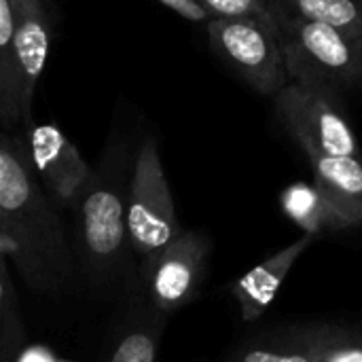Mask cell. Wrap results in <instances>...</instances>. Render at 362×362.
Returning <instances> with one entry per match:
<instances>
[{
    "instance_id": "obj_10",
    "label": "cell",
    "mask_w": 362,
    "mask_h": 362,
    "mask_svg": "<svg viewBox=\"0 0 362 362\" xmlns=\"http://www.w3.org/2000/svg\"><path fill=\"white\" fill-rule=\"evenodd\" d=\"M119 301V316L98 362H157L170 316L153 308L136 284Z\"/></svg>"
},
{
    "instance_id": "obj_5",
    "label": "cell",
    "mask_w": 362,
    "mask_h": 362,
    "mask_svg": "<svg viewBox=\"0 0 362 362\" xmlns=\"http://www.w3.org/2000/svg\"><path fill=\"white\" fill-rule=\"evenodd\" d=\"M125 216L129 246L138 263L165 248L185 231L153 136H146L134 155Z\"/></svg>"
},
{
    "instance_id": "obj_2",
    "label": "cell",
    "mask_w": 362,
    "mask_h": 362,
    "mask_svg": "<svg viewBox=\"0 0 362 362\" xmlns=\"http://www.w3.org/2000/svg\"><path fill=\"white\" fill-rule=\"evenodd\" d=\"M132 163L127 148L110 142L72 208L76 269L102 297L123 299L138 278L125 216Z\"/></svg>"
},
{
    "instance_id": "obj_1",
    "label": "cell",
    "mask_w": 362,
    "mask_h": 362,
    "mask_svg": "<svg viewBox=\"0 0 362 362\" xmlns=\"http://www.w3.org/2000/svg\"><path fill=\"white\" fill-rule=\"evenodd\" d=\"M0 227L15 242L23 282L45 297L68 293L78 278L59 208L40 185L23 140L0 132Z\"/></svg>"
},
{
    "instance_id": "obj_6",
    "label": "cell",
    "mask_w": 362,
    "mask_h": 362,
    "mask_svg": "<svg viewBox=\"0 0 362 362\" xmlns=\"http://www.w3.org/2000/svg\"><path fill=\"white\" fill-rule=\"evenodd\" d=\"M212 248L208 233L185 229L165 248L138 263L136 286L153 308L174 316L202 297Z\"/></svg>"
},
{
    "instance_id": "obj_15",
    "label": "cell",
    "mask_w": 362,
    "mask_h": 362,
    "mask_svg": "<svg viewBox=\"0 0 362 362\" xmlns=\"http://www.w3.org/2000/svg\"><path fill=\"white\" fill-rule=\"evenodd\" d=\"M269 13L327 23L362 36V0H272Z\"/></svg>"
},
{
    "instance_id": "obj_23",
    "label": "cell",
    "mask_w": 362,
    "mask_h": 362,
    "mask_svg": "<svg viewBox=\"0 0 362 362\" xmlns=\"http://www.w3.org/2000/svg\"><path fill=\"white\" fill-rule=\"evenodd\" d=\"M0 231H2V227H0Z\"/></svg>"
},
{
    "instance_id": "obj_13",
    "label": "cell",
    "mask_w": 362,
    "mask_h": 362,
    "mask_svg": "<svg viewBox=\"0 0 362 362\" xmlns=\"http://www.w3.org/2000/svg\"><path fill=\"white\" fill-rule=\"evenodd\" d=\"M223 362H316L312 325L255 335L235 346Z\"/></svg>"
},
{
    "instance_id": "obj_14",
    "label": "cell",
    "mask_w": 362,
    "mask_h": 362,
    "mask_svg": "<svg viewBox=\"0 0 362 362\" xmlns=\"http://www.w3.org/2000/svg\"><path fill=\"white\" fill-rule=\"evenodd\" d=\"M282 212L305 233L312 238H320L325 233L346 231L339 216L320 193V189L312 182H293L280 193Z\"/></svg>"
},
{
    "instance_id": "obj_18",
    "label": "cell",
    "mask_w": 362,
    "mask_h": 362,
    "mask_svg": "<svg viewBox=\"0 0 362 362\" xmlns=\"http://www.w3.org/2000/svg\"><path fill=\"white\" fill-rule=\"evenodd\" d=\"M316 362H362V333L354 329L312 322Z\"/></svg>"
},
{
    "instance_id": "obj_7",
    "label": "cell",
    "mask_w": 362,
    "mask_h": 362,
    "mask_svg": "<svg viewBox=\"0 0 362 362\" xmlns=\"http://www.w3.org/2000/svg\"><path fill=\"white\" fill-rule=\"evenodd\" d=\"M214 51L259 93L276 95L288 85L282 38L272 15L206 23Z\"/></svg>"
},
{
    "instance_id": "obj_20",
    "label": "cell",
    "mask_w": 362,
    "mask_h": 362,
    "mask_svg": "<svg viewBox=\"0 0 362 362\" xmlns=\"http://www.w3.org/2000/svg\"><path fill=\"white\" fill-rule=\"evenodd\" d=\"M163 6L172 8L174 13H178L180 17L193 21V23H208V15L202 8V4L197 0H159Z\"/></svg>"
},
{
    "instance_id": "obj_19",
    "label": "cell",
    "mask_w": 362,
    "mask_h": 362,
    "mask_svg": "<svg viewBox=\"0 0 362 362\" xmlns=\"http://www.w3.org/2000/svg\"><path fill=\"white\" fill-rule=\"evenodd\" d=\"M208 19L231 17H267L272 0H197Z\"/></svg>"
},
{
    "instance_id": "obj_17",
    "label": "cell",
    "mask_w": 362,
    "mask_h": 362,
    "mask_svg": "<svg viewBox=\"0 0 362 362\" xmlns=\"http://www.w3.org/2000/svg\"><path fill=\"white\" fill-rule=\"evenodd\" d=\"M28 344L25 327L21 322L17 291L0 257V362H15L21 348Z\"/></svg>"
},
{
    "instance_id": "obj_22",
    "label": "cell",
    "mask_w": 362,
    "mask_h": 362,
    "mask_svg": "<svg viewBox=\"0 0 362 362\" xmlns=\"http://www.w3.org/2000/svg\"><path fill=\"white\" fill-rule=\"evenodd\" d=\"M15 252H17L15 242L4 231H0V257H15Z\"/></svg>"
},
{
    "instance_id": "obj_4",
    "label": "cell",
    "mask_w": 362,
    "mask_h": 362,
    "mask_svg": "<svg viewBox=\"0 0 362 362\" xmlns=\"http://www.w3.org/2000/svg\"><path fill=\"white\" fill-rule=\"evenodd\" d=\"M276 115L308 157H361V142L341 102V91L288 81L276 95Z\"/></svg>"
},
{
    "instance_id": "obj_16",
    "label": "cell",
    "mask_w": 362,
    "mask_h": 362,
    "mask_svg": "<svg viewBox=\"0 0 362 362\" xmlns=\"http://www.w3.org/2000/svg\"><path fill=\"white\" fill-rule=\"evenodd\" d=\"M0 123L4 127L21 125L17 81L13 66V4L0 0Z\"/></svg>"
},
{
    "instance_id": "obj_11",
    "label": "cell",
    "mask_w": 362,
    "mask_h": 362,
    "mask_svg": "<svg viewBox=\"0 0 362 362\" xmlns=\"http://www.w3.org/2000/svg\"><path fill=\"white\" fill-rule=\"evenodd\" d=\"M316 238L301 235L288 246L280 248L259 265H255L250 272L240 276L231 286L229 295L238 303L240 318L244 322H257L265 316V312L274 305V301L280 295L282 284L286 282L288 274L295 269L297 261L312 248Z\"/></svg>"
},
{
    "instance_id": "obj_8",
    "label": "cell",
    "mask_w": 362,
    "mask_h": 362,
    "mask_svg": "<svg viewBox=\"0 0 362 362\" xmlns=\"http://www.w3.org/2000/svg\"><path fill=\"white\" fill-rule=\"evenodd\" d=\"M21 140L53 204L59 210H72L91 176V165L53 123H28Z\"/></svg>"
},
{
    "instance_id": "obj_3",
    "label": "cell",
    "mask_w": 362,
    "mask_h": 362,
    "mask_svg": "<svg viewBox=\"0 0 362 362\" xmlns=\"http://www.w3.org/2000/svg\"><path fill=\"white\" fill-rule=\"evenodd\" d=\"M278 25L288 78L335 91L362 83V36L327 23L269 13Z\"/></svg>"
},
{
    "instance_id": "obj_9",
    "label": "cell",
    "mask_w": 362,
    "mask_h": 362,
    "mask_svg": "<svg viewBox=\"0 0 362 362\" xmlns=\"http://www.w3.org/2000/svg\"><path fill=\"white\" fill-rule=\"evenodd\" d=\"M13 4V66L21 125L32 123L36 85L49 59L51 15L47 0H11Z\"/></svg>"
},
{
    "instance_id": "obj_12",
    "label": "cell",
    "mask_w": 362,
    "mask_h": 362,
    "mask_svg": "<svg viewBox=\"0 0 362 362\" xmlns=\"http://www.w3.org/2000/svg\"><path fill=\"white\" fill-rule=\"evenodd\" d=\"M314 170V185L327 197L344 229L362 225V157H308Z\"/></svg>"
},
{
    "instance_id": "obj_21",
    "label": "cell",
    "mask_w": 362,
    "mask_h": 362,
    "mask_svg": "<svg viewBox=\"0 0 362 362\" xmlns=\"http://www.w3.org/2000/svg\"><path fill=\"white\" fill-rule=\"evenodd\" d=\"M15 362H59L51 348L42 344H25Z\"/></svg>"
}]
</instances>
